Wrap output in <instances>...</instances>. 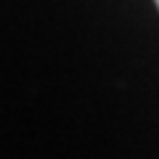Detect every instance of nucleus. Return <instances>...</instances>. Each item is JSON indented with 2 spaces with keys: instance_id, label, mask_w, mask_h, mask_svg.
<instances>
[{
  "instance_id": "f257e3e1",
  "label": "nucleus",
  "mask_w": 159,
  "mask_h": 159,
  "mask_svg": "<svg viewBox=\"0 0 159 159\" xmlns=\"http://www.w3.org/2000/svg\"><path fill=\"white\" fill-rule=\"evenodd\" d=\"M155 2H157V7H159V0H155Z\"/></svg>"
}]
</instances>
